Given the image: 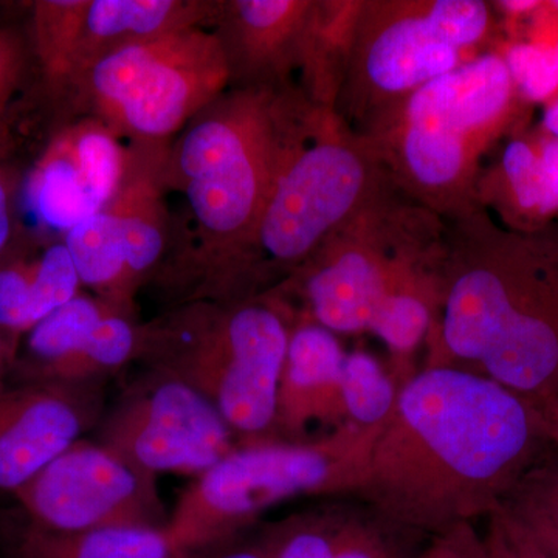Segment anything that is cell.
Returning <instances> with one entry per match:
<instances>
[{
    "instance_id": "2",
    "label": "cell",
    "mask_w": 558,
    "mask_h": 558,
    "mask_svg": "<svg viewBox=\"0 0 558 558\" xmlns=\"http://www.w3.org/2000/svg\"><path fill=\"white\" fill-rule=\"evenodd\" d=\"M322 109L299 84L229 87L167 146L165 190L183 194L191 219L189 242L154 278L172 306L236 300L238 274L260 215Z\"/></svg>"
},
{
    "instance_id": "16",
    "label": "cell",
    "mask_w": 558,
    "mask_h": 558,
    "mask_svg": "<svg viewBox=\"0 0 558 558\" xmlns=\"http://www.w3.org/2000/svg\"><path fill=\"white\" fill-rule=\"evenodd\" d=\"M422 535L392 523L369 506H323L264 531L270 558H417Z\"/></svg>"
},
{
    "instance_id": "4",
    "label": "cell",
    "mask_w": 558,
    "mask_h": 558,
    "mask_svg": "<svg viewBox=\"0 0 558 558\" xmlns=\"http://www.w3.org/2000/svg\"><path fill=\"white\" fill-rule=\"evenodd\" d=\"M523 102L501 53H484L357 132L400 191L450 220L481 208L484 156L512 130Z\"/></svg>"
},
{
    "instance_id": "8",
    "label": "cell",
    "mask_w": 558,
    "mask_h": 558,
    "mask_svg": "<svg viewBox=\"0 0 558 558\" xmlns=\"http://www.w3.org/2000/svg\"><path fill=\"white\" fill-rule=\"evenodd\" d=\"M368 140L325 108L278 179L242 258L236 300L271 292L389 182Z\"/></svg>"
},
{
    "instance_id": "15",
    "label": "cell",
    "mask_w": 558,
    "mask_h": 558,
    "mask_svg": "<svg viewBox=\"0 0 558 558\" xmlns=\"http://www.w3.org/2000/svg\"><path fill=\"white\" fill-rule=\"evenodd\" d=\"M344 357L339 336L299 312L279 377L274 439L303 442L315 424L333 429L348 424L341 399Z\"/></svg>"
},
{
    "instance_id": "35",
    "label": "cell",
    "mask_w": 558,
    "mask_h": 558,
    "mask_svg": "<svg viewBox=\"0 0 558 558\" xmlns=\"http://www.w3.org/2000/svg\"><path fill=\"white\" fill-rule=\"evenodd\" d=\"M13 230V216H11L9 183L0 174V256L5 252Z\"/></svg>"
},
{
    "instance_id": "36",
    "label": "cell",
    "mask_w": 558,
    "mask_h": 558,
    "mask_svg": "<svg viewBox=\"0 0 558 558\" xmlns=\"http://www.w3.org/2000/svg\"><path fill=\"white\" fill-rule=\"evenodd\" d=\"M546 9H548V5H546ZM548 11L550 20L548 17V20L543 21L538 25L537 33H535V38L532 43L553 51L558 64V14L554 13L553 10L548 9Z\"/></svg>"
},
{
    "instance_id": "25",
    "label": "cell",
    "mask_w": 558,
    "mask_h": 558,
    "mask_svg": "<svg viewBox=\"0 0 558 558\" xmlns=\"http://www.w3.org/2000/svg\"><path fill=\"white\" fill-rule=\"evenodd\" d=\"M400 388L388 368L365 351L347 352L341 373L344 416L351 424L374 427L387 421Z\"/></svg>"
},
{
    "instance_id": "31",
    "label": "cell",
    "mask_w": 558,
    "mask_h": 558,
    "mask_svg": "<svg viewBox=\"0 0 558 558\" xmlns=\"http://www.w3.org/2000/svg\"><path fill=\"white\" fill-rule=\"evenodd\" d=\"M27 69V47L13 28H0V130Z\"/></svg>"
},
{
    "instance_id": "11",
    "label": "cell",
    "mask_w": 558,
    "mask_h": 558,
    "mask_svg": "<svg viewBox=\"0 0 558 558\" xmlns=\"http://www.w3.org/2000/svg\"><path fill=\"white\" fill-rule=\"evenodd\" d=\"M98 442L150 475L196 478L240 444L205 396L178 377L150 368L101 418Z\"/></svg>"
},
{
    "instance_id": "7",
    "label": "cell",
    "mask_w": 558,
    "mask_h": 558,
    "mask_svg": "<svg viewBox=\"0 0 558 558\" xmlns=\"http://www.w3.org/2000/svg\"><path fill=\"white\" fill-rule=\"evenodd\" d=\"M385 422L374 427L348 422L303 442L238 444L183 490L168 534L178 548L196 553L236 538L267 510L290 499L355 495Z\"/></svg>"
},
{
    "instance_id": "42",
    "label": "cell",
    "mask_w": 558,
    "mask_h": 558,
    "mask_svg": "<svg viewBox=\"0 0 558 558\" xmlns=\"http://www.w3.org/2000/svg\"><path fill=\"white\" fill-rule=\"evenodd\" d=\"M546 5H548V9L553 10L554 13L558 14V0H553V2H546Z\"/></svg>"
},
{
    "instance_id": "17",
    "label": "cell",
    "mask_w": 558,
    "mask_h": 558,
    "mask_svg": "<svg viewBox=\"0 0 558 558\" xmlns=\"http://www.w3.org/2000/svg\"><path fill=\"white\" fill-rule=\"evenodd\" d=\"M167 527L60 532L36 526L17 509L0 513L2 558H190Z\"/></svg>"
},
{
    "instance_id": "28",
    "label": "cell",
    "mask_w": 558,
    "mask_h": 558,
    "mask_svg": "<svg viewBox=\"0 0 558 558\" xmlns=\"http://www.w3.org/2000/svg\"><path fill=\"white\" fill-rule=\"evenodd\" d=\"M524 102L558 98V64L553 51L534 43H517L501 54Z\"/></svg>"
},
{
    "instance_id": "23",
    "label": "cell",
    "mask_w": 558,
    "mask_h": 558,
    "mask_svg": "<svg viewBox=\"0 0 558 558\" xmlns=\"http://www.w3.org/2000/svg\"><path fill=\"white\" fill-rule=\"evenodd\" d=\"M116 311L119 310L98 296L80 293L25 336L24 351L17 352L9 381L31 380L40 371L61 362L83 344L106 315Z\"/></svg>"
},
{
    "instance_id": "24",
    "label": "cell",
    "mask_w": 558,
    "mask_h": 558,
    "mask_svg": "<svg viewBox=\"0 0 558 558\" xmlns=\"http://www.w3.org/2000/svg\"><path fill=\"white\" fill-rule=\"evenodd\" d=\"M89 0H39L33 5V50L47 89L60 98L72 73Z\"/></svg>"
},
{
    "instance_id": "12",
    "label": "cell",
    "mask_w": 558,
    "mask_h": 558,
    "mask_svg": "<svg viewBox=\"0 0 558 558\" xmlns=\"http://www.w3.org/2000/svg\"><path fill=\"white\" fill-rule=\"evenodd\" d=\"M36 526L60 532L167 527L157 476L101 442L80 439L11 495Z\"/></svg>"
},
{
    "instance_id": "18",
    "label": "cell",
    "mask_w": 558,
    "mask_h": 558,
    "mask_svg": "<svg viewBox=\"0 0 558 558\" xmlns=\"http://www.w3.org/2000/svg\"><path fill=\"white\" fill-rule=\"evenodd\" d=\"M218 9L219 2L201 0H89L65 89L106 51L185 28L207 27L215 22Z\"/></svg>"
},
{
    "instance_id": "26",
    "label": "cell",
    "mask_w": 558,
    "mask_h": 558,
    "mask_svg": "<svg viewBox=\"0 0 558 558\" xmlns=\"http://www.w3.org/2000/svg\"><path fill=\"white\" fill-rule=\"evenodd\" d=\"M554 446L527 470L505 505L529 527L558 537V451Z\"/></svg>"
},
{
    "instance_id": "30",
    "label": "cell",
    "mask_w": 558,
    "mask_h": 558,
    "mask_svg": "<svg viewBox=\"0 0 558 558\" xmlns=\"http://www.w3.org/2000/svg\"><path fill=\"white\" fill-rule=\"evenodd\" d=\"M486 520V534L481 538L486 558H553L508 506H499Z\"/></svg>"
},
{
    "instance_id": "22",
    "label": "cell",
    "mask_w": 558,
    "mask_h": 558,
    "mask_svg": "<svg viewBox=\"0 0 558 558\" xmlns=\"http://www.w3.org/2000/svg\"><path fill=\"white\" fill-rule=\"evenodd\" d=\"M27 199L39 222L46 229L60 231L62 238L100 211L60 135L36 163L28 179Z\"/></svg>"
},
{
    "instance_id": "13",
    "label": "cell",
    "mask_w": 558,
    "mask_h": 558,
    "mask_svg": "<svg viewBox=\"0 0 558 558\" xmlns=\"http://www.w3.org/2000/svg\"><path fill=\"white\" fill-rule=\"evenodd\" d=\"M105 381L0 385V492L13 495L101 422Z\"/></svg>"
},
{
    "instance_id": "43",
    "label": "cell",
    "mask_w": 558,
    "mask_h": 558,
    "mask_svg": "<svg viewBox=\"0 0 558 558\" xmlns=\"http://www.w3.org/2000/svg\"><path fill=\"white\" fill-rule=\"evenodd\" d=\"M475 558H486V556H484V549L483 548H481L478 556H476Z\"/></svg>"
},
{
    "instance_id": "3",
    "label": "cell",
    "mask_w": 558,
    "mask_h": 558,
    "mask_svg": "<svg viewBox=\"0 0 558 558\" xmlns=\"http://www.w3.org/2000/svg\"><path fill=\"white\" fill-rule=\"evenodd\" d=\"M424 366H453L534 403L558 398V244L478 208L447 220L439 317Z\"/></svg>"
},
{
    "instance_id": "34",
    "label": "cell",
    "mask_w": 558,
    "mask_h": 558,
    "mask_svg": "<svg viewBox=\"0 0 558 558\" xmlns=\"http://www.w3.org/2000/svg\"><path fill=\"white\" fill-rule=\"evenodd\" d=\"M190 558H270L259 543L234 545V538L191 553Z\"/></svg>"
},
{
    "instance_id": "19",
    "label": "cell",
    "mask_w": 558,
    "mask_h": 558,
    "mask_svg": "<svg viewBox=\"0 0 558 558\" xmlns=\"http://www.w3.org/2000/svg\"><path fill=\"white\" fill-rule=\"evenodd\" d=\"M363 0H315L299 86L314 105L333 109Z\"/></svg>"
},
{
    "instance_id": "9",
    "label": "cell",
    "mask_w": 558,
    "mask_h": 558,
    "mask_svg": "<svg viewBox=\"0 0 558 558\" xmlns=\"http://www.w3.org/2000/svg\"><path fill=\"white\" fill-rule=\"evenodd\" d=\"M230 87L218 36L185 28L106 51L60 98L75 119H95L138 146H165Z\"/></svg>"
},
{
    "instance_id": "32",
    "label": "cell",
    "mask_w": 558,
    "mask_h": 558,
    "mask_svg": "<svg viewBox=\"0 0 558 558\" xmlns=\"http://www.w3.org/2000/svg\"><path fill=\"white\" fill-rule=\"evenodd\" d=\"M481 548L483 543L468 524L435 537L428 548L418 553L417 558H475Z\"/></svg>"
},
{
    "instance_id": "20",
    "label": "cell",
    "mask_w": 558,
    "mask_h": 558,
    "mask_svg": "<svg viewBox=\"0 0 558 558\" xmlns=\"http://www.w3.org/2000/svg\"><path fill=\"white\" fill-rule=\"evenodd\" d=\"M81 284L116 310L135 315V292L123 242L108 207L100 209L62 238Z\"/></svg>"
},
{
    "instance_id": "39",
    "label": "cell",
    "mask_w": 558,
    "mask_h": 558,
    "mask_svg": "<svg viewBox=\"0 0 558 558\" xmlns=\"http://www.w3.org/2000/svg\"><path fill=\"white\" fill-rule=\"evenodd\" d=\"M542 410L548 424L549 435L558 446V398L545 400V402L535 403Z\"/></svg>"
},
{
    "instance_id": "1",
    "label": "cell",
    "mask_w": 558,
    "mask_h": 558,
    "mask_svg": "<svg viewBox=\"0 0 558 558\" xmlns=\"http://www.w3.org/2000/svg\"><path fill=\"white\" fill-rule=\"evenodd\" d=\"M553 444L532 400L472 371L424 366L400 388L354 497L439 537L505 505Z\"/></svg>"
},
{
    "instance_id": "29",
    "label": "cell",
    "mask_w": 558,
    "mask_h": 558,
    "mask_svg": "<svg viewBox=\"0 0 558 558\" xmlns=\"http://www.w3.org/2000/svg\"><path fill=\"white\" fill-rule=\"evenodd\" d=\"M35 260L13 259L0 264V333L14 351L31 332V311Z\"/></svg>"
},
{
    "instance_id": "40",
    "label": "cell",
    "mask_w": 558,
    "mask_h": 558,
    "mask_svg": "<svg viewBox=\"0 0 558 558\" xmlns=\"http://www.w3.org/2000/svg\"><path fill=\"white\" fill-rule=\"evenodd\" d=\"M543 131L550 137L558 138V98L550 101L546 109L545 117H543Z\"/></svg>"
},
{
    "instance_id": "27",
    "label": "cell",
    "mask_w": 558,
    "mask_h": 558,
    "mask_svg": "<svg viewBox=\"0 0 558 558\" xmlns=\"http://www.w3.org/2000/svg\"><path fill=\"white\" fill-rule=\"evenodd\" d=\"M81 279L64 242H54L35 259L33 270L32 329L81 293ZM31 329V330H32Z\"/></svg>"
},
{
    "instance_id": "6",
    "label": "cell",
    "mask_w": 558,
    "mask_h": 558,
    "mask_svg": "<svg viewBox=\"0 0 558 558\" xmlns=\"http://www.w3.org/2000/svg\"><path fill=\"white\" fill-rule=\"evenodd\" d=\"M447 220L389 180L274 292L336 336L368 332L400 284L446 260Z\"/></svg>"
},
{
    "instance_id": "33",
    "label": "cell",
    "mask_w": 558,
    "mask_h": 558,
    "mask_svg": "<svg viewBox=\"0 0 558 558\" xmlns=\"http://www.w3.org/2000/svg\"><path fill=\"white\" fill-rule=\"evenodd\" d=\"M539 154L548 175L550 202L554 213H558V138L550 137L545 131L538 132Z\"/></svg>"
},
{
    "instance_id": "38",
    "label": "cell",
    "mask_w": 558,
    "mask_h": 558,
    "mask_svg": "<svg viewBox=\"0 0 558 558\" xmlns=\"http://www.w3.org/2000/svg\"><path fill=\"white\" fill-rule=\"evenodd\" d=\"M543 3L545 2H538V0H501V2L495 3V5H498V9L508 11L510 14L521 16V14L538 11L542 9Z\"/></svg>"
},
{
    "instance_id": "41",
    "label": "cell",
    "mask_w": 558,
    "mask_h": 558,
    "mask_svg": "<svg viewBox=\"0 0 558 558\" xmlns=\"http://www.w3.org/2000/svg\"><path fill=\"white\" fill-rule=\"evenodd\" d=\"M529 529H531V527H529ZM531 531L534 532L535 535H537L539 543H542V545L545 546V549L548 550L549 556L553 558H558V537H557V535L550 534V532H546V531H535V529H531Z\"/></svg>"
},
{
    "instance_id": "37",
    "label": "cell",
    "mask_w": 558,
    "mask_h": 558,
    "mask_svg": "<svg viewBox=\"0 0 558 558\" xmlns=\"http://www.w3.org/2000/svg\"><path fill=\"white\" fill-rule=\"evenodd\" d=\"M16 357L17 352L10 347L9 341L0 333V385L9 380L11 368H13Z\"/></svg>"
},
{
    "instance_id": "21",
    "label": "cell",
    "mask_w": 558,
    "mask_h": 558,
    "mask_svg": "<svg viewBox=\"0 0 558 558\" xmlns=\"http://www.w3.org/2000/svg\"><path fill=\"white\" fill-rule=\"evenodd\" d=\"M143 325L126 312H110L72 354L33 376L31 384L106 381L117 371L140 360ZM22 384V381H16Z\"/></svg>"
},
{
    "instance_id": "14",
    "label": "cell",
    "mask_w": 558,
    "mask_h": 558,
    "mask_svg": "<svg viewBox=\"0 0 558 558\" xmlns=\"http://www.w3.org/2000/svg\"><path fill=\"white\" fill-rule=\"evenodd\" d=\"M315 0H226L211 31L230 72V87L299 84Z\"/></svg>"
},
{
    "instance_id": "10",
    "label": "cell",
    "mask_w": 558,
    "mask_h": 558,
    "mask_svg": "<svg viewBox=\"0 0 558 558\" xmlns=\"http://www.w3.org/2000/svg\"><path fill=\"white\" fill-rule=\"evenodd\" d=\"M481 0H363L336 110L349 128L464 64L490 31Z\"/></svg>"
},
{
    "instance_id": "5",
    "label": "cell",
    "mask_w": 558,
    "mask_h": 558,
    "mask_svg": "<svg viewBox=\"0 0 558 558\" xmlns=\"http://www.w3.org/2000/svg\"><path fill=\"white\" fill-rule=\"evenodd\" d=\"M299 311L278 292L174 304L143 325L140 362L199 391L240 444L274 439L279 377Z\"/></svg>"
}]
</instances>
